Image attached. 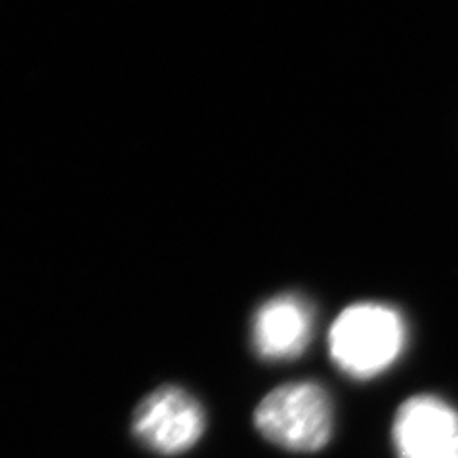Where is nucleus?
<instances>
[{
  "instance_id": "nucleus-1",
  "label": "nucleus",
  "mask_w": 458,
  "mask_h": 458,
  "mask_svg": "<svg viewBox=\"0 0 458 458\" xmlns=\"http://www.w3.org/2000/svg\"><path fill=\"white\" fill-rule=\"evenodd\" d=\"M407 325L395 308L375 302L344 310L328 331V353L344 375L370 380L388 370L403 353Z\"/></svg>"
},
{
  "instance_id": "nucleus-2",
  "label": "nucleus",
  "mask_w": 458,
  "mask_h": 458,
  "mask_svg": "<svg viewBox=\"0 0 458 458\" xmlns=\"http://www.w3.org/2000/svg\"><path fill=\"white\" fill-rule=\"evenodd\" d=\"M254 426L262 437L284 451L318 453L333 437L331 395L313 380L286 382L258 403Z\"/></svg>"
},
{
  "instance_id": "nucleus-3",
  "label": "nucleus",
  "mask_w": 458,
  "mask_h": 458,
  "mask_svg": "<svg viewBox=\"0 0 458 458\" xmlns=\"http://www.w3.org/2000/svg\"><path fill=\"white\" fill-rule=\"evenodd\" d=\"M205 428L203 407L178 386H165L143 397L132 419V432L141 445L165 456L191 449Z\"/></svg>"
},
{
  "instance_id": "nucleus-4",
  "label": "nucleus",
  "mask_w": 458,
  "mask_h": 458,
  "mask_svg": "<svg viewBox=\"0 0 458 458\" xmlns=\"http://www.w3.org/2000/svg\"><path fill=\"white\" fill-rule=\"evenodd\" d=\"M392 441L397 458H458V411L429 394L399 405Z\"/></svg>"
},
{
  "instance_id": "nucleus-5",
  "label": "nucleus",
  "mask_w": 458,
  "mask_h": 458,
  "mask_svg": "<svg viewBox=\"0 0 458 458\" xmlns=\"http://www.w3.org/2000/svg\"><path fill=\"white\" fill-rule=\"evenodd\" d=\"M313 335V311L304 298L279 294L256 310L252 348L266 361H291L302 355Z\"/></svg>"
}]
</instances>
